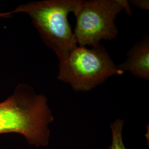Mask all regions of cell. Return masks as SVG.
<instances>
[{"label":"cell","instance_id":"cell-1","mask_svg":"<svg viewBox=\"0 0 149 149\" xmlns=\"http://www.w3.org/2000/svg\"><path fill=\"white\" fill-rule=\"evenodd\" d=\"M54 119L47 97L26 84H18L10 96L0 102V134H19L36 148L49 144V127Z\"/></svg>","mask_w":149,"mask_h":149},{"label":"cell","instance_id":"cell-2","mask_svg":"<svg viewBox=\"0 0 149 149\" xmlns=\"http://www.w3.org/2000/svg\"><path fill=\"white\" fill-rule=\"evenodd\" d=\"M82 0H44L17 6L13 14L25 13L32 19L43 42L55 53L59 61L64 60L77 42L68 20Z\"/></svg>","mask_w":149,"mask_h":149},{"label":"cell","instance_id":"cell-3","mask_svg":"<svg viewBox=\"0 0 149 149\" xmlns=\"http://www.w3.org/2000/svg\"><path fill=\"white\" fill-rule=\"evenodd\" d=\"M58 67V80L69 84L75 92L90 91L111 76L124 73L101 44L90 49L76 46Z\"/></svg>","mask_w":149,"mask_h":149},{"label":"cell","instance_id":"cell-4","mask_svg":"<svg viewBox=\"0 0 149 149\" xmlns=\"http://www.w3.org/2000/svg\"><path fill=\"white\" fill-rule=\"evenodd\" d=\"M123 10L132 15L128 1L82 0L74 13L76 19L74 33L77 44L92 48L100 44L102 40L117 38L118 31L114 21Z\"/></svg>","mask_w":149,"mask_h":149},{"label":"cell","instance_id":"cell-5","mask_svg":"<svg viewBox=\"0 0 149 149\" xmlns=\"http://www.w3.org/2000/svg\"><path fill=\"white\" fill-rule=\"evenodd\" d=\"M124 72L129 71L135 77L149 80V38L145 35L143 39L135 43L127 53V59L117 65Z\"/></svg>","mask_w":149,"mask_h":149},{"label":"cell","instance_id":"cell-6","mask_svg":"<svg viewBox=\"0 0 149 149\" xmlns=\"http://www.w3.org/2000/svg\"><path fill=\"white\" fill-rule=\"evenodd\" d=\"M124 120L118 118L111 124L112 141L107 149H127L123 139V129Z\"/></svg>","mask_w":149,"mask_h":149},{"label":"cell","instance_id":"cell-7","mask_svg":"<svg viewBox=\"0 0 149 149\" xmlns=\"http://www.w3.org/2000/svg\"><path fill=\"white\" fill-rule=\"evenodd\" d=\"M129 3L140 9L149 10V2L148 0H132L130 1Z\"/></svg>","mask_w":149,"mask_h":149},{"label":"cell","instance_id":"cell-8","mask_svg":"<svg viewBox=\"0 0 149 149\" xmlns=\"http://www.w3.org/2000/svg\"><path fill=\"white\" fill-rule=\"evenodd\" d=\"M13 13L12 11L7 12H0V18H10L12 16Z\"/></svg>","mask_w":149,"mask_h":149}]
</instances>
